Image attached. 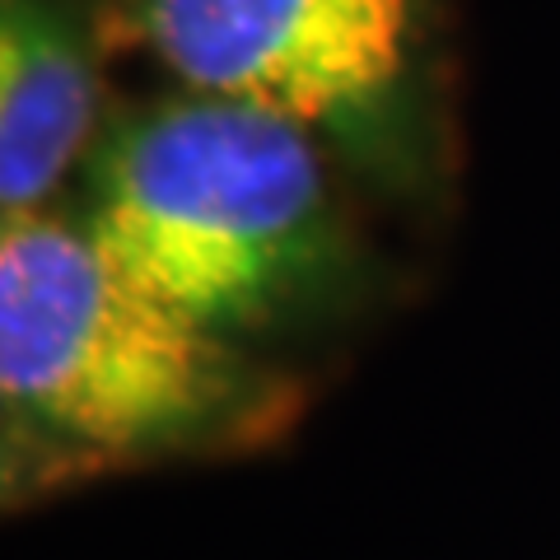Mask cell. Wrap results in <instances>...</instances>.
<instances>
[{"label":"cell","instance_id":"obj_1","mask_svg":"<svg viewBox=\"0 0 560 560\" xmlns=\"http://www.w3.org/2000/svg\"><path fill=\"white\" fill-rule=\"evenodd\" d=\"M300 388L131 280L80 224L0 234L5 500L276 444Z\"/></svg>","mask_w":560,"mask_h":560},{"label":"cell","instance_id":"obj_2","mask_svg":"<svg viewBox=\"0 0 560 560\" xmlns=\"http://www.w3.org/2000/svg\"><path fill=\"white\" fill-rule=\"evenodd\" d=\"M80 230L150 294L238 341L313 304L350 267L304 121L197 90L103 131Z\"/></svg>","mask_w":560,"mask_h":560},{"label":"cell","instance_id":"obj_3","mask_svg":"<svg viewBox=\"0 0 560 560\" xmlns=\"http://www.w3.org/2000/svg\"><path fill=\"white\" fill-rule=\"evenodd\" d=\"M127 14L187 90L341 136L374 131L411 80L416 0H127Z\"/></svg>","mask_w":560,"mask_h":560},{"label":"cell","instance_id":"obj_4","mask_svg":"<svg viewBox=\"0 0 560 560\" xmlns=\"http://www.w3.org/2000/svg\"><path fill=\"white\" fill-rule=\"evenodd\" d=\"M94 47L70 0L0 5V215L33 220L94 127Z\"/></svg>","mask_w":560,"mask_h":560}]
</instances>
